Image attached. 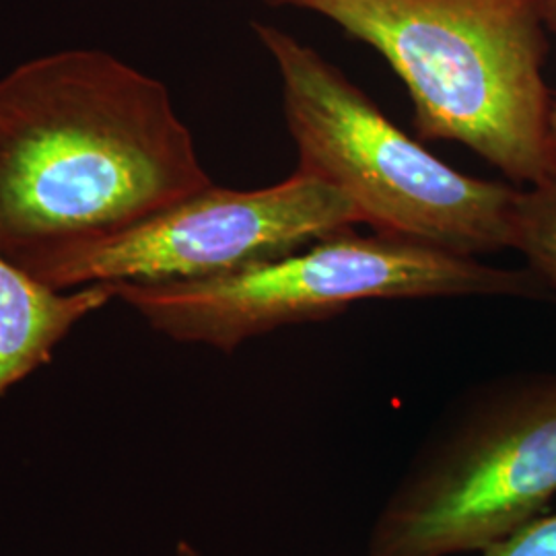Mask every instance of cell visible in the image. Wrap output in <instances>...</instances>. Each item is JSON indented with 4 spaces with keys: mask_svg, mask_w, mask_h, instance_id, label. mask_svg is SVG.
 Listing matches in <instances>:
<instances>
[{
    "mask_svg": "<svg viewBox=\"0 0 556 556\" xmlns=\"http://www.w3.org/2000/svg\"><path fill=\"white\" fill-rule=\"evenodd\" d=\"M169 89L101 50H62L0 77V238L116 231L211 186Z\"/></svg>",
    "mask_w": 556,
    "mask_h": 556,
    "instance_id": "6da1fadb",
    "label": "cell"
},
{
    "mask_svg": "<svg viewBox=\"0 0 556 556\" xmlns=\"http://www.w3.org/2000/svg\"><path fill=\"white\" fill-rule=\"evenodd\" d=\"M332 21L404 83L420 140L475 151L517 184L553 172L538 0H262Z\"/></svg>",
    "mask_w": 556,
    "mask_h": 556,
    "instance_id": "7a4b0ae2",
    "label": "cell"
},
{
    "mask_svg": "<svg viewBox=\"0 0 556 556\" xmlns=\"http://www.w3.org/2000/svg\"><path fill=\"white\" fill-rule=\"evenodd\" d=\"M252 29L277 64L299 172L334 186L379 233L472 258L511 248L519 188L457 172L316 48L268 23Z\"/></svg>",
    "mask_w": 556,
    "mask_h": 556,
    "instance_id": "3957f363",
    "label": "cell"
},
{
    "mask_svg": "<svg viewBox=\"0 0 556 556\" xmlns=\"http://www.w3.org/2000/svg\"><path fill=\"white\" fill-rule=\"evenodd\" d=\"M112 287L163 337L225 355L280 328L337 318L363 301L556 298L530 268H497L429 243L353 229L220 277Z\"/></svg>",
    "mask_w": 556,
    "mask_h": 556,
    "instance_id": "277c9868",
    "label": "cell"
},
{
    "mask_svg": "<svg viewBox=\"0 0 556 556\" xmlns=\"http://www.w3.org/2000/svg\"><path fill=\"white\" fill-rule=\"evenodd\" d=\"M556 497V371L484 381L445 410L367 538V556L482 553Z\"/></svg>",
    "mask_w": 556,
    "mask_h": 556,
    "instance_id": "5b68a950",
    "label": "cell"
},
{
    "mask_svg": "<svg viewBox=\"0 0 556 556\" xmlns=\"http://www.w3.org/2000/svg\"><path fill=\"white\" fill-rule=\"evenodd\" d=\"M361 223L357 206L340 190L295 169L258 190L211 184L116 231L21 245L7 254L60 291L186 282L293 254Z\"/></svg>",
    "mask_w": 556,
    "mask_h": 556,
    "instance_id": "8992f818",
    "label": "cell"
},
{
    "mask_svg": "<svg viewBox=\"0 0 556 556\" xmlns=\"http://www.w3.org/2000/svg\"><path fill=\"white\" fill-rule=\"evenodd\" d=\"M112 285L60 291L23 270L0 238V397L46 365L80 319L108 305Z\"/></svg>",
    "mask_w": 556,
    "mask_h": 556,
    "instance_id": "52a82bcc",
    "label": "cell"
},
{
    "mask_svg": "<svg viewBox=\"0 0 556 556\" xmlns=\"http://www.w3.org/2000/svg\"><path fill=\"white\" fill-rule=\"evenodd\" d=\"M511 248L528 268L556 293V169L517 190Z\"/></svg>",
    "mask_w": 556,
    "mask_h": 556,
    "instance_id": "ba28073f",
    "label": "cell"
},
{
    "mask_svg": "<svg viewBox=\"0 0 556 556\" xmlns=\"http://www.w3.org/2000/svg\"><path fill=\"white\" fill-rule=\"evenodd\" d=\"M482 556H556V514L540 516L521 526L489 548Z\"/></svg>",
    "mask_w": 556,
    "mask_h": 556,
    "instance_id": "9c48e42d",
    "label": "cell"
},
{
    "mask_svg": "<svg viewBox=\"0 0 556 556\" xmlns=\"http://www.w3.org/2000/svg\"><path fill=\"white\" fill-rule=\"evenodd\" d=\"M538 7L546 29L556 36V0H538Z\"/></svg>",
    "mask_w": 556,
    "mask_h": 556,
    "instance_id": "30bf717a",
    "label": "cell"
},
{
    "mask_svg": "<svg viewBox=\"0 0 556 556\" xmlns=\"http://www.w3.org/2000/svg\"><path fill=\"white\" fill-rule=\"evenodd\" d=\"M548 155L553 169H556V98L551 103V114H548Z\"/></svg>",
    "mask_w": 556,
    "mask_h": 556,
    "instance_id": "8fae6325",
    "label": "cell"
},
{
    "mask_svg": "<svg viewBox=\"0 0 556 556\" xmlns=\"http://www.w3.org/2000/svg\"><path fill=\"white\" fill-rule=\"evenodd\" d=\"M176 556H202L199 551L190 544V542H186V540H179L178 546H176Z\"/></svg>",
    "mask_w": 556,
    "mask_h": 556,
    "instance_id": "7c38bea8",
    "label": "cell"
}]
</instances>
